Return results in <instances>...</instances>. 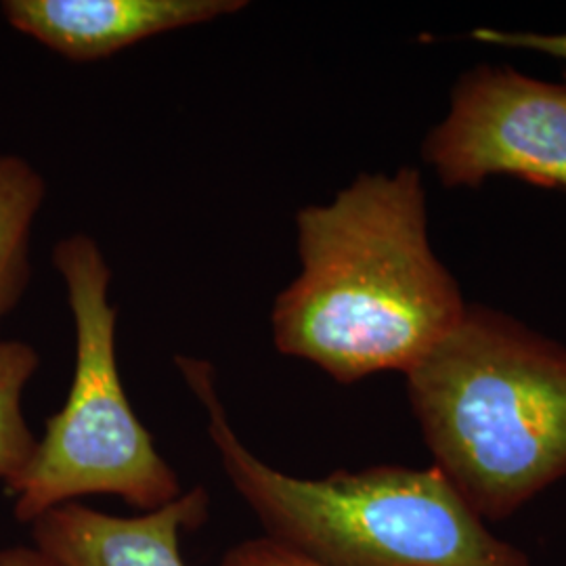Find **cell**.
I'll list each match as a JSON object with an SVG mask.
<instances>
[{"mask_svg":"<svg viewBox=\"0 0 566 566\" xmlns=\"http://www.w3.org/2000/svg\"><path fill=\"white\" fill-rule=\"evenodd\" d=\"M405 378L432 465L485 523L566 479L565 344L468 304Z\"/></svg>","mask_w":566,"mask_h":566,"instance_id":"2","label":"cell"},{"mask_svg":"<svg viewBox=\"0 0 566 566\" xmlns=\"http://www.w3.org/2000/svg\"><path fill=\"white\" fill-rule=\"evenodd\" d=\"M472 36L485 44L506 46V49H525L537 51L549 57L563 60L566 63V32L563 34H539V32H507L495 28H481L472 32Z\"/></svg>","mask_w":566,"mask_h":566,"instance_id":"11","label":"cell"},{"mask_svg":"<svg viewBox=\"0 0 566 566\" xmlns=\"http://www.w3.org/2000/svg\"><path fill=\"white\" fill-rule=\"evenodd\" d=\"M229 481L269 539L322 566H533L465 504L437 465H371L298 479L259 460L229 424L212 365L177 357Z\"/></svg>","mask_w":566,"mask_h":566,"instance_id":"3","label":"cell"},{"mask_svg":"<svg viewBox=\"0 0 566 566\" xmlns=\"http://www.w3.org/2000/svg\"><path fill=\"white\" fill-rule=\"evenodd\" d=\"M301 273L271 311L275 348L340 385L403 371L460 324L468 303L428 238L422 175H359L296 214Z\"/></svg>","mask_w":566,"mask_h":566,"instance_id":"1","label":"cell"},{"mask_svg":"<svg viewBox=\"0 0 566 566\" xmlns=\"http://www.w3.org/2000/svg\"><path fill=\"white\" fill-rule=\"evenodd\" d=\"M208 512L203 489L142 516H112L70 502L36 518L34 542L60 566H187L181 533L196 528Z\"/></svg>","mask_w":566,"mask_h":566,"instance_id":"7","label":"cell"},{"mask_svg":"<svg viewBox=\"0 0 566 566\" xmlns=\"http://www.w3.org/2000/svg\"><path fill=\"white\" fill-rule=\"evenodd\" d=\"M245 7V0H7L2 15L61 57L86 63Z\"/></svg>","mask_w":566,"mask_h":566,"instance_id":"6","label":"cell"},{"mask_svg":"<svg viewBox=\"0 0 566 566\" xmlns=\"http://www.w3.org/2000/svg\"><path fill=\"white\" fill-rule=\"evenodd\" d=\"M53 264L74 317L76 367L67 401L46 422L28 468L9 485L15 516L34 523L53 507L97 493L154 512L182 491L122 386L112 269L97 242L82 233L55 243Z\"/></svg>","mask_w":566,"mask_h":566,"instance_id":"4","label":"cell"},{"mask_svg":"<svg viewBox=\"0 0 566 566\" xmlns=\"http://www.w3.org/2000/svg\"><path fill=\"white\" fill-rule=\"evenodd\" d=\"M0 566H60L49 556H44L39 547H2Z\"/></svg>","mask_w":566,"mask_h":566,"instance_id":"12","label":"cell"},{"mask_svg":"<svg viewBox=\"0 0 566 566\" xmlns=\"http://www.w3.org/2000/svg\"><path fill=\"white\" fill-rule=\"evenodd\" d=\"M446 187L491 177L566 189V86L506 65H476L455 82L446 120L422 145Z\"/></svg>","mask_w":566,"mask_h":566,"instance_id":"5","label":"cell"},{"mask_svg":"<svg viewBox=\"0 0 566 566\" xmlns=\"http://www.w3.org/2000/svg\"><path fill=\"white\" fill-rule=\"evenodd\" d=\"M44 198L46 182L32 164L0 156V322L30 282V233Z\"/></svg>","mask_w":566,"mask_h":566,"instance_id":"8","label":"cell"},{"mask_svg":"<svg viewBox=\"0 0 566 566\" xmlns=\"http://www.w3.org/2000/svg\"><path fill=\"white\" fill-rule=\"evenodd\" d=\"M221 566H322L269 537L250 539L224 554Z\"/></svg>","mask_w":566,"mask_h":566,"instance_id":"10","label":"cell"},{"mask_svg":"<svg viewBox=\"0 0 566 566\" xmlns=\"http://www.w3.org/2000/svg\"><path fill=\"white\" fill-rule=\"evenodd\" d=\"M41 365L39 353L28 343H0V481L11 485L28 468L36 437L23 416L21 397Z\"/></svg>","mask_w":566,"mask_h":566,"instance_id":"9","label":"cell"}]
</instances>
